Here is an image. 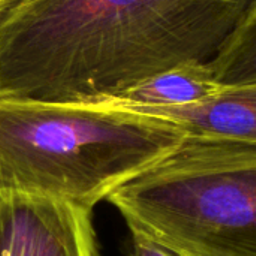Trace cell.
Instances as JSON below:
<instances>
[{
    "instance_id": "obj_7",
    "label": "cell",
    "mask_w": 256,
    "mask_h": 256,
    "mask_svg": "<svg viewBox=\"0 0 256 256\" xmlns=\"http://www.w3.org/2000/svg\"><path fill=\"white\" fill-rule=\"evenodd\" d=\"M210 64L224 86L256 82V16H250L237 30Z\"/></svg>"
},
{
    "instance_id": "obj_3",
    "label": "cell",
    "mask_w": 256,
    "mask_h": 256,
    "mask_svg": "<svg viewBox=\"0 0 256 256\" xmlns=\"http://www.w3.org/2000/svg\"><path fill=\"white\" fill-rule=\"evenodd\" d=\"M130 231L190 256H256V146L186 136L108 200Z\"/></svg>"
},
{
    "instance_id": "obj_2",
    "label": "cell",
    "mask_w": 256,
    "mask_h": 256,
    "mask_svg": "<svg viewBox=\"0 0 256 256\" xmlns=\"http://www.w3.org/2000/svg\"><path fill=\"white\" fill-rule=\"evenodd\" d=\"M184 138L164 120L104 105L0 99V190L94 208Z\"/></svg>"
},
{
    "instance_id": "obj_10",
    "label": "cell",
    "mask_w": 256,
    "mask_h": 256,
    "mask_svg": "<svg viewBox=\"0 0 256 256\" xmlns=\"http://www.w3.org/2000/svg\"><path fill=\"white\" fill-rule=\"evenodd\" d=\"M252 16H256V9H255V12H254V14H252Z\"/></svg>"
},
{
    "instance_id": "obj_6",
    "label": "cell",
    "mask_w": 256,
    "mask_h": 256,
    "mask_svg": "<svg viewBox=\"0 0 256 256\" xmlns=\"http://www.w3.org/2000/svg\"><path fill=\"white\" fill-rule=\"evenodd\" d=\"M225 88L210 63L188 62L152 76L100 104L136 114L198 105L213 99Z\"/></svg>"
},
{
    "instance_id": "obj_4",
    "label": "cell",
    "mask_w": 256,
    "mask_h": 256,
    "mask_svg": "<svg viewBox=\"0 0 256 256\" xmlns=\"http://www.w3.org/2000/svg\"><path fill=\"white\" fill-rule=\"evenodd\" d=\"M0 256H102L93 208L0 190Z\"/></svg>"
},
{
    "instance_id": "obj_5",
    "label": "cell",
    "mask_w": 256,
    "mask_h": 256,
    "mask_svg": "<svg viewBox=\"0 0 256 256\" xmlns=\"http://www.w3.org/2000/svg\"><path fill=\"white\" fill-rule=\"evenodd\" d=\"M141 116L164 120L186 136L232 140L256 146V82L225 86L210 100L183 108H166Z\"/></svg>"
},
{
    "instance_id": "obj_8",
    "label": "cell",
    "mask_w": 256,
    "mask_h": 256,
    "mask_svg": "<svg viewBox=\"0 0 256 256\" xmlns=\"http://www.w3.org/2000/svg\"><path fill=\"white\" fill-rule=\"evenodd\" d=\"M130 232H132V249L129 256H190L174 248H170L164 243H159L142 232L138 231H130Z\"/></svg>"
},
{
    "instance_id": "obj_9",
    "label": "cell",
    "mask_w": 256,
    "mask_h": 256,
    "mask_svg": "<svg viewBox=\"0 0 256 256\" xmlns=\"http://www.w3.org/2000/svg\"><path fill=\"white\" fill-rule=\"evenodd\" d=\"M16 0H0V18L4 12H8V9L15 3Z\"/></svg>"
},
{
    "instance_id": "obj_1",
    "label": "cell",
    "mask_w": 256,
    "mask_h": 256,
    "mask_svg": "<svg viewBox=\"0 0 256 256\" xmlns=\"http://www.w3.org/2000/svg\"><path fill=\"white\" fill-rule=\"evenodd\" d=\"M256 0H16L0 18V99L100 104L213 62Z\"/></svg>"
}]
</instances>
